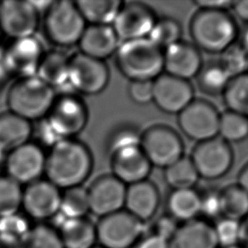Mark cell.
<instances>
[{
    "instance_id": "obj_46",
    "label": "cell",
    "mask_w": 248,
    "mask_h": 248,
    "mask_svg": "<svg viewBox=\"0 0 248 248\" xmlns=\"http://www.w3.org/2000/svg\"><path fill=\"white\" fill-rule=\"evenodd\" d=\"M232 1L229 0H198L195 5L198 9L204 10H228L232 7Z\"/></svg>"
},
{
    "instance_id": "obj_15",
    "label": "cell",
    "mask_w": 248,
    "mask_h": 248,
    "mask_svg": "<svg viewBox=\"0 0 248 248\" xmlns=\"http://www.w3.org/2000/svg\"><path fill=\"white\" fill-rule=\"evenodd\" d=\"M194 99V88L189 80L166 73L153 80L152 102L166 113L178 114Z\"/></svg>"
},
{
    "instance_id": "obj_37",
    "label": "cell",
    "mask_w": 248,
    "mask_h": 248,
    "mask_svg": "<svg viewBox=\"0 0 248 248\" xmlns=\"http://www.w3.org/2000/svg\"><path fill=\"white\" fill-rule=\"evenodd\" d=\"M20 244L21 248H64L57 231L45 224L31 227Z\"/></svg>"
},
{
    "instance_id": "obj_19",
    "label": "cell",
    "mask_w": 248,
    "mask_h": 248,
    "mask_svg": "<svg viewBox=\"0 0 248 248\" xmlns=\"http://www.w3.org/2000/svg\"><path fill=\"white\" fill-rule=\"evenodd\" d=\"M110 167L111 174L126 186L147 179L152 169L140 145H131L112 152Z\"/></svg>"
},
{
    "instance_id": "obj_1",
    "label": "cell",
    "mask_w": 248,
    "mask_h": 248,
    "mask_svg": "<svg viewBox=\"0 0 248 248\" xmlns=\"http://www.w3.org/2000/svg\"><path fill=\"white\" fill-rule=\"evenodd\" d=\"M93 159L87 146L75 140L66 139L50 147L46 156V179L59 189L82 186L89 176Z\"/></svg>"
},
{
    "instance_id": "obj_30",
    "label": "cell",
    "mask_w": 248,
    "mask_h": 248,
    "mask_svg": "<svg viewBox=\"0 0 248 248\" xmlns=\"http://www.w3.org/2000/svg\"><path fill=\"white\" fill-rule=\"evenodd\" d=\"M164 178L172 190H177L193 188L200 176L190 157L182 156L164 169Z\"/></svg>"
},
{
    "instance_id": "obj_43",
    "label": "cell",
    "mask_w": 248,
    "mask_h": 248,
    "mask_svg": "<svg viewBox=\"0 0 248 248\" xmlns=\"http://www.w3.org/2000/svg\"><path fill=\"white\" fill-rule=\"evenodd\" d=\"M131 100L140 105H145L153 100V80H132L128 87Z\"/></svg>"
},
{
    "instance_id": "obj_3",
    "label": "cell",
    "mask_w": 248,
    "mask_h": 248,
    "mask_svg": "<svg viewBox=\"0 0 248 248\" xmlns=\"http://www.w3.org/2000/svg\"><path fill=\"white\" fill-rule=\"evenodd\" d=\"M120 73L132 80H154L164 71L163 50L148 38L120 43L115 52Z\"/></svg>"
},
{
    "instance_id": "obj_53",
    "label": "cell",
    "mask_w": 248,
    "mask_h": 248,
    "mask_svg": "<svg viewBox=\"0 0 248 248\" xmlns=\"http://www.w3.org/2000/svg\"><path fill=\"white\" fill-rule=\"evenodd\" d=\"M228 248H243V247H241L240 245H236V246H232V247H228Z\"/></svg>"
},
{
    "instance_id": "obj_38",
    "label": "cell",
    "mask_w": 248,
    "mask_h": 248,
    "mask_svg": "<svg viewBox=\"0 0 248 248\" xmlns=\"http://www.w3.org/2000/svg\"><path fill=\"white\" fill-rule=\"evenodd\" d=\"M218 60L232 78L248 73V51L239 42H234L222 51Z\"/></svg>"
},
{
    "instance_id": "obj_45",
    "label": "cell",
    "mask_w": 248,
    "mask_h": 248,
    "mask_svg": "<svg viewBox=\"0 0 248 248\" xmlns=\"http://www.w3.org/2000/svg\"><path fill=\"white\" fill-rule=\"evenodd\" d=\"M137 248H170V242L154 233L141 236L136 244Z\"/></svg>"
},
{
    "instance_id": "obj_32",
    "label": "cell",
    "mask_w": 248,
    "mask_h": 248,
    "mask_svg": "<svg viewBox=\"0 0 248 248\" xmlns=\"http://www.w3.org/2000/svg\"><path fill=\"white\" fill-rule=\"evenodd\" d=\"M222 96L228 110L248 117V73L232 78Z\"/></svg>"
},
{
    "instance_id": "obj_22",
    "label": "cell",
    "mask_w": 248,
    "mask_h": 248,
    "mask_svg": "<svg viewBox=\"0 0 248 248\" xmlns=\"http://www.w3.org/2000/svg\"><path fill=\"white\" fill-rule=\"evenodd\" d=\"M78 45L80 53L104 61L115 54L120 41L111 25H86Z\"/></svg>"
},
{
    "instance_id": "obj_49",
    "label": "cell",
    "mask_w": 248,
    "mask_h": 248,
    "mask_svg": "<svg viewBox=\"0 0 248 248\" xmlns=\"http://www.w3.org/2000/svg\"><path fill=\"white\" fill-rule=\"evenodd\" d=\"M243 248H248V215L240 220L239 244Z\"/></svg>"
},
{
    "instance_id": "obj_50",
    "label": "cell",
    "mask_w": 248,
    "mask_h": 248,
    "mask_svg": "<svg viewBox=\"0 0 248 248\" xmlns=\"http://www.w3.org/2000/svg\"><path fill=\"white\" fill-rule=\"evenodd\" d=\"M237 184L248 193V162L244 164L237 175Z\"/></svg>"
},
{
    "instance_id": "obj_18",
    "label": "cell",
    "mask_w": 248,
    "mask_h": 248,
    "mask_svg": "<svg viewBox=\"0 0 248 248\" xmlns=\"http://www.w3.org/2000/svg\"><path fill=\"white\" fill-rule=\"evenodd\" d=\"M44 54L43 45L35 35L14 40L4 49L5 62L10 74L18 78L36 76Z\"/></svg>"
},
{
    "instance_id": "obj_52",
    "label": "cell",
    "mask_w": 248,
    "mask_h": 248,
    "mask_svg": "<svg viewBox=\"0 0 248 248\" xmlns=\"http://www.w3.org/2000/svg\"><path fill=\"white\" fill-rule=\"evenodd\" d=\"M244 47L245 49L248 51V25L247 27L245 28V30L243 31L242 33V36H241V41L239 42Z\"/></svg>"
},
{
    "instance_id": "obj_12",
    "label": "cell",
    "mask_w": 248,
    "mask_h": 248,
    "mask_svg": "<svg viewBox=\"0 0 248 248\" xmlns=\"http://www.w3.org/2000/svg\"><path fill=\"white\" fill-rule=\"evenodd\" d=\"M46 156L39 144L28 141L6 155V175L21 186L37 181L45 174Z\"/></svg>"
},
{
    "instance_id": "obj_31",
    "label": "cell",
    "mask_w": 248,
    "mask_h": 248,
    "mask_svg": "<svg viewBox=\"0 0 248 248\" xmlns=\"http://www.w3.org/2000/svg\"><path fill=\"white\" fill-rule=\"evenodd\" d=\"M220 197L223 217L240 221L248 215V193L237 183L223 188Z\"/></svg>"
},
{
    "instance_id": "obj_54",
    "label": "cell",
    "mask_w": 248,
    "mask_h": 248,
    "mask_svg": "<svg viewBox=\"0 0 248 248\" xmlns=\"http://www.w3.org/2000/svg\"><path fill=\"white\" fill-rule=\"evenodd\" d=\"M92 248H104V247H102V246H100V245H95V246L92 247Z\"/></svg>"
},
{
    "instance_id": "obj_8",
    "label": "cell",
    "mask_w": 248,
    "mask_h": 248,
    "mask_svg": "<svg viewBox=\"0 0 248 248\" xmlns=\"http://www.w3.org/2000/svg\"><path fill=\"white\" fill-rule=\"evenodd\" d=\"M59 140L74 139L86 126L88 112L84 103L72 94L56 98L51 108L44 118Z\"/></svg>"
},
{
    "instance_id": "obj_9",
    "label": "cell",
    "mask_w": 248,
    "mask_h": 248,
    "mask_svg": "<svg viewBox=\"0 0 248 248\" xmlns=\"http://www.w3.org/2000/svg\"><path fill=\"white\" fill-rule=\"evenodd\" d=\"M200 178L214 180L224 176L233 164V151L229 142L215 137L197 142L190 156Z\"/></svg>"
},
{
    "instance_id": "obj_34",
    "label": "cell",
    "mask_w": 248,
    "mask_h": 248,
    "mask_svg": "<svg viewBox=\"0 0 248 248\" xmlns=\"http://www.w3.org/2000/svg\"><path fill=\"white\" fill-rule=\"evenodd\" d=\"M218 137L229 143L243 140L248 137V117L232 110L220 113Z\"/></svg>"
},
{
    "instance_id": "obj_13",
    "label": "cell",
    "mask_w": 248,
    "mask_h": 248,
    "mask_svg": "<svg viewBox=\"0 0 248 248\" xmlns=\"http://www.w3.org/2000/svg\"><path fill=\"white\" fill-rule=\"evenodd\" d=\"M39 24V11L31 1L0 2V32L14 40L34 36Z\"/></svg>"
},
{
    "instance_id": "obj_21",
    "label": "cell",
    "mask_w": 248,
    "mask_h": 248,
    "mask_svg": "<svg viewBox=\"0 0 248 248\" xmlns=\"http://www.w3.org/2000/svg\"><path fill=\"white\" fill-rule=\"evenodd\" d=\"M159 203V191L148 179L127 186L124 209L142 223L155 215Z\"/></svg>"
},
{
    "instance_id": "obj_41",
    "label": "cell",
    "mask_w": 248,
    "mask_h": 248,
    "mask_svg": "<svg viewBox=\"0 0 248 248\" xmlns=\"http://www.w3.org/2000/svg\"><path fill=\"white\" fill-rule=\"evenodd\" d=\"M141 134L136 127L121 126L115 130L108 140V152L111 154L115 150L131 145H140Z\"/></svg>"
},
{
    "instance_id": "obj_29",
    "label": "cell",
    "mask_w": 248,
    "mask_h": 248,
    "mask_svg": "<svg viewBox=\"0 0 248 248\" xmlns=\"http://www.w3.org/2000/svg\"><path fill=\"white\" fill-rule=\"evenodd\" d=\"M199 89L206 95H223L232 77L219 60H212L202 63L196 76Z\"/></svg>"
},
{
    "instance_id": "obj_26",
    "label": "cell",
    "mask_w": 248,
    "mask_h": 248,
    "mask_svg": "<svg viewBox=\"0 0 248 248\" xmlns=\"http://www.w3.org/2000/svg\"><path fill=\"white\" fill-rule=\"evenodd\" d=\"M69 67L70 57L62 51L51 50L45 52L36 76L53 89L63 87L69 85Z\"/></svg>"
},
{
    "instance_id": "obj_5",
    "label": "cell",
    "mask_w": 248,
    "mask_h": 248,
    "mask_svg": "<svg viewBox=\"0 0 248 248\" xmlns=\"http://www.w3.org/2000/svg\"><path fill=\"white\" fill-rule=\"evenodd\" d=\"M45 31L47 38L60 46L78 43L86 22L76 2L60 0L50 2L45 13Z\"/></svg>"
},
{
    "instance_id": "obj_39",
    "label": "cell",
    "mask_w": 248,
    "mask_h": 248,
    "mask_svg": "<svg viewBox=\"0 0 248 248\" xmlns=\"http://www.w3.org/2000/svg\"><path fill=\"white\" fill-rule=\"evenodd\" d=\"M213 229L219 247L228 248L239 244L240 221L222 216L213 225Z\"/></svg>"
},
{
    "instance_id": "obj_51",
    "label": "cell",
    "mask_w": 248,
    "mask_h": 248,
    "mask_svg": "<svg viewBox=\"0 0 248 248\" xmlns=\"http://www.w3.org/2000/svg\"><path fill=\"white\" fill-rule=\"evenodd\" d=\"M21 242L0 234V248H21Z\"/></svg>"
},
{
    "instance_id": "obj_7",
    "label": "cell",
    "mask_w": 248,
    "mask_h": 248,
    "mask_svg": "<svg viewBox=\"0 0 248 248\" xmlns=\"http://www.w3.org/2000/svg\"><path fill=\"white\" fill-rule=\"evenodd\" d=\"M143 224L122 209L100 218L96 225L97 241L104 248H130L142 236Z\"/></svg>"
},
{
    "instance_id": "obj_17",
    "label": "cell",
    "mask_w": 248,
    "mask_h": 248,
    "mask_svg": "<svg viewBox=\"0 0 248 248\" xmlns=\"http://www.w3.org/2000/svg\"><path fill=\"white\" fill-rule=\"evenodd\" d=\"M127 186L112 174L95 179L87 188L90 212L102 218L124 209Z\"/></svg>"
},
{
    "instance_id": "obj_35",
    "label": "cell",
    "mask_w": 248,
    "mask_h": 248,
    "mask_svg": "<svg viewBox=\"0 0 248 248\" xmlns=\"http://www.w3.org/2000/svg\"><path fill=\"white\" fill-rule=\"evenodd\" d=\"M23 189L8 175L0 176V217L18 213L22 205Z\"/></svg>"
},
{
    "instance_id": "obj_48",
    "label": "cell",
    "mask_w": 248,
    "mask_h": 248,
    "mask_svg": "<svg viewBox=\"0 0 248 248\" xmlns=\"http://www.w3.org/2000/svg\"><path fill=\"white\" fill-rule=\"evenodd\" d=\"M11 74L8 70V67L5 62V56H4V49L0 47V89L5 85L10 78Z\"/></svg>"
},
{
    "instance_id": "obj_55",
    "label": "cell",
    "mask_w": 248,
    "mask_h": 248,
    "mask_svg": "<svg viewBox=\"0 0 248 248\" xmlns=\"http://www.w3.org/2000/svg\"><path fill=\"white\" fill-rule=\"evenodd\" d=\"M0 34H1V32H0Z\"/></svg>"
},
{
    "instance_id": "obj_42",
    "label": "cell",
    "mask_w": 248,
    "mask_h": 248,
    "mask_svg": "<svg viewBox=\"0 0 248 248\" xmlns=\"http://www.w3.org/2000/svg\"><path fill=\"white\" fill-rule=\"evenodd\" d=\"M200 214H202L206 218H217L222 216L221 197L219 190H206L204 193L200 194Z\"/></svg>"
},
{
    "instance_id": "obj_14",
    "label": "cell",
    "mask_w": 248,
    "mask_h": 248,
    "mask_svg": "<svg viewBox=\"0 0 248 248\" xmlns=\"http://www.w3.org/2000/svg\"><path fill=\"white\" fill-rule=\"evenodd\" d=\"M155 14L140 2L123 3L111 24L120 43L147 38L155 21Z\"/></svg>"
},
{
    "instance_id": "obj_2",
    "label": "cell",
    "mask_w": 248,
    "mask_h": 248,
    "mask_svg": "<svg viewBox=\"0 0 248 248\" xmlns=\"http://www.w3.org/2000/svg\"><path fill=\"white\" fill-rule=\"evenodd\" d=\"M189 31L200 50L218 54L236 42L238 36L236 22L227 10L198 9L190 20Z\"/></svg>"
},
{
    "instance_id": "obj_23",
    "label": "cell",
    "mask_w": 248,
    "mask_h": 248,
    "mask_svg": "<svg viewBox=\"0 0 248 248\" xmlns=\"http://www.w3.org/2000/svg\"><path fill=\"white\" fill-rule=\"evenodd\" d=\"M170 248H219L213 225L204 219H193L179 225Z\"/></svg>"
},
{
    "instance_id": "obj_33",
    "label": "cell",
    "mask_w": 248,
    "mask_h": 248,
    "mask_svg": "<svg viewBox=\"0 0 248 248\" xmlns=\"http://www.w3.org/2000/svg\"><path fill=\"white\" fill-rule=\"evenodd\" d=\"M59 212L66 218H82L90 212L87 189L77 186L65 189L61 194Z\"/></svg>"
},
{
    "instance_id": "obj_16",
    "label": "cell",
    "mask_w": 248,
    "mask_h": 248,
    "mask_svg": "<svg viewBox=\"0 0 248 248\" xmlns=\"http://www.w3.org/2000/svg\"><path fill=\"white\" fill-rule=\"evenodd\" d=\"M61 194L54 184L41 178L23 189L21 208L33 219H51L60 210Z\"/></svg>"
},
{
    "instance_id": "obj_10",
    "label": "cell",
    "mask_w": 248,
    "mask_h": 248,
    "mask_svg": "<svg viewBox=\"0 0 248 248\" xmlns=\"http://www.w3.org/2000/svg\"><path fill=\"white\" fill-rule=\"evenodd\" d=\"M219 119L220 112L213 104L196 98L177 114L181 132L197 142L218 137Z\"/></svg>"
},
{
    "instance_id": "obj_27",
    "label": "cell",
    "mask_w": 248,
    "mask_h": 248,
    "mask_svg": "<svg viewBox=\"0 0 248 248\" xmlns=\"http://www.w3.org/2000/svg\"><path fill=\"white\" fill-rule=\"evenodd\" d=\"M200 203V194L194 188L172 190L167 200L169 215L183 223L198 217Z\"/></svg>"
},
{
    "instance_id": "obj_44",
    "label": "cell",
    "mask_w": 248,
    "mask_h": 248,
    "mask_svg": "<svg viewBox=\"0 0 248 248\" xmlns=\"http://www.w3.org/2000/svg\"><path fill=\"white\" fill-rule=\"evenodd\" d=\"M178 226L179 225H177V222L175 219H173L170 215H165V216L160 217L155 222L152 233H154L170 242V240L172 238L173 234L175 233Z\"/></svg>"
},
{
    "instance_id": "obj_28",
    "label": "cell",
    "mask_w": 248,
    "mask_h": 248,
    "mask_svg": "<svg viewBox=\"0 0 248 248\" xmlns=\"http://www.w3.org/2000/svg\"><path fill=\"white\" fill-rule=\"evenodd\" d=\"M83 19L89 25H111L123 4L119 0L75 1Z\"/></svg>"
},
{
    "instance_id": "obj_20",
    "label": "cell",
    "mask_w": 248,
    "mask_h": 248,
    "mask_svg": "<svg viewBox=\"0 0 248 248\" xmlns=\"http://www.w3.org/2000/svg\"><path fill=\"white\" fill-rule=\"evenodd\" d=\"M163 58L166 74L185 80L196 78L203 63L200 49L182 40L165 48Z\"/></svg>"
},
{
    "instance_id": "obj_40",
    "label": "cell",
    "mask_w": 248,
    "mask_h": 248,
    "mask_svg": "<svg viewBox=\"0 0 248 248\" xmlns=\"http://www.w3.org/2000/svg\"><path fill=\"white\" fill-rule=\"evenodd\" d=\"M31 226L28 220L18 213L0 217V234L22 241Z\"/></svg>"
},
{
    "instance_id": "obj_36",
    "label": "cell",
    "mask_w": 248,
    "mask_h": 248,
    "mask_svg": "<svg viewBox=\"0 0 248 248\" xmlns=\"http://www.w3.org/2000/svg\"><path fill=\"white\" fill-rule=\"evenodd\" d=\"M182 28L178 21L170 17L156 19L148 39L162 50L181 40Z\"/></svg>"
},
{
    "instance_id": "obj_6",
    "label": "cell",
    "mask_w": 248,
    "mask_h": 248,
    "mask_svg": "<svg viewBox=\"0 0 248 248\" xmlns=\"http://www.w3.org/2000/svg\"><path fill=\"white\" fill-rule=\"evenodd\" d=\"M140 148L152 167L167 168L184 156V143L171 127L155 124L141 133Z\"/></svg>"
},
{
    "instance_id": "obj_4",
    "label": "cell",
    "mask_w": 248,
    "mask_h": 248,
    "mask_svg": "<svg viewBox=\"0 0 248 248\" xmlns=\"http://www.w3.org/2000/svg\"><path fill=\"white\" fill-rule=\"evenodd\" d=\"M56 99L54 89L37 76L19 78L8 90L9 111L29 121L46 116Z\"/></svg>"
},
{
    "instance_id": "obj_25",
    "label": "cell",
    "mask_w": 248,
    "mask_h": 248,
    "mask_svg": "<svg viewBox=\"0 0 248 248\" xmlns=\"http://www.w3.org/2000/svg\"><path fill=\"white\" fill-rule=\"evenodd\" d=\"M33 134L31 122L11 111L0 114V153L7 155L30 141Z\"/></svg>"
},
{
    "instance_id": "obj_24",
    "label": "cell",
    "mask_w": 248,
    "mask_h": 248,
    "mask_svg": "<svg viewBox=\"0 0 248 248\" xmlns=\"http://www.w3.org/2000/svg\"><path fill=\"white\" fill-rule=\"evenodd\" d=\"M55 230L64 248H92L97 241L96 225L86 217H65Z\"/></svg>"
},
{
    "instance_id": "obj_47",
    "label": "cell",
    "mask_w": 248,
    "mask_h": 248,
    "mask_svg": "<svg viewBox=\"0 0 248 248\" xmlns=\"http://www.w3.org/2000/svg\"><path fill=\"white\" fill-rule=\"evenodd\" d=\"M231 8L239 19L248 24V0L232 1Z\"/></svg>"
},
{
    "instance_id": "obj_11",
    "label": "cell",
    "mask_w": 248,
    "mask_h": 248,
    "mask_svg": "<svg viewBox=\"0 0 248 248\" xmlns=\"http://www.w3.org/2000/svg\"><path fill=\"white\" fill-rule=\"evenodd\" d=\"M108 80L109 71L105 61L80 52L70 57L69 85L74 90L86 95H96L107 87Z\"/></svg>"
}]
</instances>
